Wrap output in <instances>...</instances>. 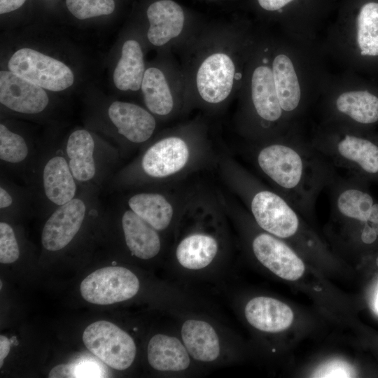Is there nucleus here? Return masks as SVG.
Wrapping results in <instances>:
<instances>
[{
	"instance_id": "nucleus-1",
	"label": "nucleus",
	"mask_w": 378,
	"mask_h": 378,
	"mask_svg": "<svg viewBox=\"0 0 378 378\" xmlns=\"http://www.w3.org/2000/svg\"><path fill=\"white\" fill-rule=\"evenodd\" d=\"M239 31L229 23L192 29L179 44L185 94L216 105L241 87L246 47Z\"/></svg>"
},
{
	"instance_id": "nucleus-2",
	"label": "nucleus",
	"mask_w": 378,
	"mask_h": 378,
	"mask_svg": "<svg viewBox=\"0 0 378 378\" xmlns=\"http://www.w3.org/2000/svg\"><path fill=\"white\" fill-rule=\"evenodd\" d=\"M87 349L111 368L123 370L133 363L136 345L126 332L107 321H97L89 325L83 333Z\"/></svg>"
},
{
	"instance_id": "nucleus-3",
	"label": "nucleus",
	"mask_w": 378,
	"mask_h": 378,
	"mask_svg": "<svg viewBox=\"0 0 378 378\" xmlns=\"http://www.w3.org/2000/svg\"><path fill=\"white\" fill-rule=\"evenodd\" d=\"M10 71L50 91H62L74 80L71 70L62 62L31 48H21L10 57Z\"/></svg>"
},
{
	"instance_id": "nucleus-4",
	"label": "nucleus",
	"mask_w": 378,
	"mask_h": 378,
	"mask_svg": "<svg viewBox=\"0 0 378 378\" xmlns=\"http://www.w3.org/2000/svg\"><path fill=\"white\" fill-rule=\"evenodd\" d=\"M82 297L96 304H111L134 297L139 288L136 276L130 270L117 266L95 270L80 284Z\"/></svg>"
},
{
	"instance_id": "nucleus-5",
	"label": "nucleus",
	"mask_w": 378,
	"mask_h": 378,
	"mask_svg": "<svg viewBox=\"0 0 378 378\" xmlns=\"http://www.w3.org/2000/svg\"><path fill=\"white\" fill-rule=\"evenodd\" d=\"M148 41L156 47L180 44L193 28L188 27L185 11L174 0H158L146 10Z\"/></svg>"
},
{
	"instance_id": "nucleus-6",
	"label": "nucleus",
	"mask_w": 378,
	"mask_h": 378,
	"mask_svg": "<svg viewBox=\"0 0 378 378\" xmlns=\"http://www.w3.org/2000/svg\"><path fill=\"white\" fill-rule=\"evenodd\" d=\"M141 90L147 108L158 115L169 114L174 106L177 90H184L181 65L172 62L168 69L150 66L146 69Z\"/></svg>"
},
{
	"instance_id": "nucleus-7",
	"label": "nucleus",
	"mask_w": 378,
	"mask_h": 378,
	"mask_svg": "<svg viewBox=\"0 0 378 378\" xmlns=\"http://www.w3.org/2000/svg\"><path fill=\"white\" fill-rule=\"evenodd\" d=\"M251 211L260 227L281 238L296 233L299 220L296 213L279 195L267 190L255 195Z\"/></svg>"
},
{
	"instance_id": "nucleus-8",
	"label": "nucleus",
	"mask_w": 378,
	"mask_h": 378,
	"mask_svg": "<svg viewBox=\"0 0 378 378\" xmlns=\"http://www.w3.org/2000/svg\"><path fill=\"white\" fill-rule=\"evenodd\" d=\"M86 214V205L79 198L59 206L46 222L41 234L43 246L57 251L67 246L79 231Z\"/></svg>"
},
{
	"instance_id": "nucleus-9",
	"label": "nucleus",
	"mask_w": 378,
	"mask_h": 378,
	"mask_svg": "<svg viewBox=\"0 0 378 378\" xmlns=\"http://www.w3.org/2000/svg\"><path fill=\"white\" fill-rule=\"evenodd\" d=\"M258 162L261 169L281 187H298L304 174V162L299 153L284 144H272L260 150Z\"/></svg>"
},
{
	"instance_id": "nucleus-10",
	"label": "nucleus",
	"mask_w": 378,
	"mask_h": 378,
	"mask_svg": "<svg viewBox=\"0 0 378 378\" xmlns=\"http://www.w3.org/2000/svg\"><path fill=\"white\" fill-rule=\"evenodd\" d=\"M252 247L259 262L281 279L295 281L303 275L305 267L302 260L279 239L262 233L254 239Z\"/></svg>"
},
{
	"instance_id": "nucleus-11",
	"label": "nucleus",
	"mask_w": 378,
	"mask_h": 378,
	"mask_svg": "<svg viewBox=\"0 0 378 378\" xmlns=\"http://www.w3.org/2000/svg\"><path fill=\"white\" fill-rule=\"evenodd\" d=\"M0 102L14 111L35 114L45 109L49 99L41 87L11 71H1Z\"/></svg>"
},
{
	"instance_id": "nucleus-12",
	"label": "nucleus",
	"mask_w": 378,
	"mask_h": 378,
	"mask_svg": "<svg viewBox=\"0 0 378 378\" xmlns=\"http://www.w3.org/2000/svg\"><path fill=\"white\" fill-rule=\"evenodd\" d=\"M248 72V88L253 108L257 115L267 122L277 121L282 115L271 64L264 57L253 64Z\"/></svg>"
},
{
	"instance_id": "nucleus-13",
	"label": "nucleus",
	"mask_w": 378,
	"mask_h": 378,
	"mask_svg": "<svg viewBox=\"0 0 378 378\" xmlns=\"http://www.w3.org/2000/svg\"><path fill=\"white\" fill-rule=\"evenodd\" d=\"M189 157L188 148L181 138H164L150 146L145 153L141 165L149 176L161 178L181 169Z\"/></svg>"
},
{
	"instance_id": "nucleus-14",
	"label": "nucleus",
	"mask_w": 378,
	"mask_h": 378,
	"mask_svg": "<svg viewBox=\"0 0 378 378\" xmlns=\"http://www.w3.org/2000/svg\"><path fill=\"white\" fill-rule=\"evenodd\" d=\"M108 113L118 133L133 143L148 140L156 126L154 117L148 111L132 103L114 102Z\"/></svg>"
},
{
	"instance_id": "nucleus-15",
	"label": "nucleus",
	"mask_w": 378,
	"mask_h": 378,
	"mask_svg": "<svg viewBox=\"0 0 378 378\" xmlns=\"http://www.w3.org/2000/svg\"><path fill=\"white\" fill-rule=\"evenodd\" d=\"M245 316L248 322L256 329L278 332L290 326L294 314L286 304L269 297H256L245 307Z\"/></svg>"
},
{
	"instance_id": "nucleus-16",
	"label": "nucleus",
	"mask_w": 378,
	"mask_h": 378,
	"mask_svg": "<svg viewBox=\"0 0 378 378\" xmlns=\"http://www.w3.org/2000/svg\"><path fill=\"white\" fill-rule=\"evenodd\" d=\"M68 161L59 155L48 160L43 171L46 196L53 204L61 206L75 197L76 183Z\"/></svg>"
},
{
	"instance_id": "nucleus-17",
	"label": "nucleus",
	"mask_w": 378,
	"mask_h": 378,
	"mask_svg": "<svg viewBox=\"0 0 378 378\" xmlns=\"http://www.w3.org/2000/svg\"><path fill=\"white\" fill-rule=\"evenodd\" d=\"M122 227L126 244L136 257L148 260L159 253L160 240L155 229L133 211L124 213Z\"/></svg>"
},
{
	"instance_id": "nucleus-18",
	"label": "nucleus",
	"mask_w": 378,
	"mask_h": 378,
	"mask_svg": "<svg viewBox=\"0 0 378 378\" xmlns=\"http://www.w3.org/2000/svg\"><path fill=\"white\" fill-rule=\"evenodd\" d=\"M187 349L174 337L162 334L154 335L148 344V360L160 371H181L190 364Z\"/></svg>"
},
{
	"instance_id": "nucleus-19",
	"label": "nucleus",
	"mask_w": 378,
	"mask_h": 378,
	"mask_svg": "<svg viewBox=\"0 0 378 378\" xmlns=\"http://www.w3.org/2000/svg\"><path fill=\"white\" fill-rule=\"evenodd\" d=\"M181 335L186 348L195 359L211 362L218 357V337L209 323L195 319L188 320L182 326Z\"/></svg>"
},
{
	"instance_id": "nucleus-20",
	"label": "nucleus",
	"mask_w": 378,
	"mask_h": 378,
	"mask_svg": "<svg viewBox=\"0 0 378 378\" xmlns=\"http://www.w3.org/2000/svg\"><path fill=\"white\" fill-rule=\"evenodd\" d=\"M146 71L144 52L140 43L134 39L124 42L121 56L113 72L115 87L122 91L141 89Z\"/></svg>"
},
{
	"instance_id": "nucleus-21",
	"label": "nucleus",
	"mask_w": 378,
	"mask_h": 378,
	"mask_svg": "<svg viewBox=\"0 0 378 378\" xmlns=\"http://www.w3.org/2000/svg\"><path fill=\"white\" fill-rule=\"evenodd\" d=\"M94 150V139L89 132L78 130L70 134L66 152L71 172L76 181L86 182L94 178L96 173Z\"/></svg>"
},
{
	"instance_id": "nucleus-22",
	"label": "nucleus",
	"mask_w": 378,
	"mask_h": 378,
	"mask_svg": "<svg viewBox=\"0 0 378 378\" xmlns=\"http://www.w3.org/2000/svg\"><path fill=\"white\" fill-rule=\"evenodd\" d=\"M271 66L275 89L283 111H294L301 100V89L292 60L286 54L277 53L272 59Z\"/></svg>"
},
{
	"instance_id": "nucleus-23",
	"label": "nucleus",
	"mask_w": 378,
	"mask_h": 378,
	"mask_svg": "<svg viewBox=\"0 0 378 378\" xmlns=\"http://www.w3.org/2000/svg\"><path fill=\"white\" fill-rule=\"evenodd\" d=\"M217 251V242L212 237L196 234L181 241L176 248V258L183 267L199 270L211 263Z\"/></svg>"
},
{
	"instance_id": "nucleus-24",
	"label": "nucleus",
	"mask_w": 378,
	"mask_h": 378,
	"mask_svg": "<svg viewBox=\"0 0 378 378\" xmlns=\"http://www.w3.org/2000/svg\"><path fill=\"white\" fill-rule=\"evenodd\" d=\"M339 112L360 124L378 121V97L366 90H351L340 94L335 102Z\"/></svg>"
},
{
	"instance_id": "nucleus-25",
	"label": "nucleus",
	"mask_w": 378,
	"mask_h": 378,
	"mask_svg": "<svg viewBox=\"0 0 378 378\" xmlns=\"http://www.w3.org/2000/svg\"><path fill=\"white\" fill-rule=\"evenodd\" d=\"M128 204L131 210L157 230H162L169 225L173 209L161 195L140 193L130 197Z\"/></svg>"
},
{
	"instance_id": "nucleus-26",
	"label": "nucleus",
	"mask_w": 378,
	"mask_h": 378,
	"mask_svg": "<svg viewBox=\"0 0 378 378\" xmlns=\"http://www.w3.org/2000/svg\"><path fill=\"white\" fill-rule=\"evenodd\" d=\"M338 154L344 160L358 165L372 174L378 173V146L372 141L346 134L337 145Z\"/></svg>"
},
{
	"instance_id": "nucleus-27",
	"label": "nucleus",
	"mask_w": 378,
	"mask_h": 378,
	"mask_svg": "<svg viewBox=\"0 0 378 378\" xmlns=\"http://www.w3.org/2000/svg\"><path fill=\"white\" fill-rule=\"evenodd\" d=\"M357 43L363 56H378V3L363 5L357 18Z\"/></svg>"
},
{
	"instance_id": "nucleus-28",
	"label": "nucleus",
	"mask_w": 378,
	"mask_h": 378,
	"mask_svg": "<svg viewBox=\"0 0 378 378\" xmlns=\"http://www.w3.org/2000/svg\"><path fill=\"white\" fill-rule=\"evenodd\" d=\"M374 200L371 195L355 188L342 192L337 200L339 211L344 216L362 222H369Z\"/></svg>"
},
{
	"instance_id": "nucleus-29",
	"label": "nucleus",
	"mask_w": 378,
	"mask_h": 378,
	"mask_svg": "<svg viewBox=\"0 0 378 378\" xmlns=\"http://www.w3.org/2000/svg\"><path fill=\"white\" fill-rule=\"evenodd\" d=\"M29 149L24 138L0 125V158L8 163H19L27 157Z\"/></svg>"
},
{
	"instance_id": "nucleus-30",
	"label": "nucleus",
	"mask_w": 378,
	"mask_h": 378,
	"mask_svg": "<svg viewBox=\"0 0 378 378\" xmlns=\"http://www.w3.org/2000/svg\"><path fill=\"white\" fill-rule=\"evenodd\" d=\"M66 5L80 20L109 15L115 9L114 0H66Z\"/></svg>"
},
{
	"instance_id": "nucleus-31",
	"label": "nucleus",
	"mask_w": 378,
	"mask_h": 378,
	"mask_svg": "<svg viewBox=\"0 0 378 378\" xmlns=\"http://www.w3.org/2000/svg\"><path fill=\"white\" fill-rule=\"evenodd\" d=\"M20 256V250L12 227L0 223V262L9 264L15 262Z\"/></svg>"
},
{
	"instance_id": "nucleus-32",
	"label": "nucleus",
	"mask_w": 378,
	"mask_h": 378,
	"mask_svg": "<svg viewBox=\"0 0 378 378\" xmlns=\"http://www.w3.org/2000/svg\"><path fill=\"white\" fill-rule=\"evenodd\" d=\"M356 372L349 363L339 359L329 360L318 368L313 373V377H354Z\"/></svg>"
},
{
	"instance_id": "nucleus-33",
	"label": "nucleus",
	"mask_w": 378,
	"mask_h": 378,
	"mask_svg": "<svg viewBox=\"0 0 378 378\" xmlns=\"http://www.w3.org/2000/svg\"><path fill=\"white\" fill-rule=\"evenodd\" d=\"M73 377H106L99 363L92 360H83L72 363Z\"/></svg>"
},
{
	"instance_id": "nucleus-34",
	"label": "nucleus",
	"mask_w": 378,
	"mask_h": 378,
	"mask_svg": "<svg viewBox=\"0 0 378 378\" xmlns=\"http://www.w3.org/2000/svg\"><path fill=\"white\" fill-rule=\"evenodd\" d=\"M49 378H67L73 377L72 363L60 364L54 367L48 374Z\"/></svg>"
},
{
	"instance_id": "nucleus-35",
	"label": "nucleus",
	"mask_w": 378,
	"mask_h": 378,
	"mask_svg": "<svg viewBox=\"0 0 378 378\" xmlns=\"http://www.w3.org/2000/svg\"><path fill=\"white\" fill-rule=\"evenodd\" d=\"M260 6L267 11L279 10L293 0H257Z\"/></svg>"
},
{
	"instance_id": "nucleus-36",
	"label": "nucleus",
	"mask_w": 378,
	"mask_h": 378,
	"mask_svg": "<svg viewBox=\"0 0 378 378\" xmlns=\"http://www.w3.org/2000/svg\"><path fill=\"white\" fill-rule=\"evenodd\" d=\"M27 0H0V13L4 14L20 8Z\"/></svg>"
},
{
	"instance_id": "nucleus-37",
	"label": "nucleus",
	"mask_w": 378,
	"mask_h": 378,
	"mask_svg": "<svg viewBox=\"0 0 378 378\" xmlns=\"http://www.w3.org/2000/svg\"><path fill=\"white\" fill-rule=\"evenodd\" d=\"M377 236V234L374 228L366 223L361 235L363 241L365 244H372L375 241Z\"/></svg>"
},
{
	"instance_id": "nucleus-38",
	"label": "nucleus",
	"mask_w": 378,
	"mask_h": 378,
	"mask_svg": "<svg viewBox=\"0 0 378 378\" xmlns=\"http://www.w3.org/2000/svg\"><path fill=\"white\" fill-rule=\"evenodd\" d=\"M10 351V341L4 335L0 336V367H2L4 360L8 356Z\"/></svg>"
},
{
	"instance_id": "nucleus-39",
	"label": "nucleus",
	"mask_w": 378,
	"mask_h": 378,
	"mask_svg": "<svg viewBox=\"0 0 378 378\" xmlns=\"http://www.w3.org/2000/svg\"><path fill=\"white\" fill-rule=\"evenodd\" d=\"M13 203V197L4 188H0V208L5 209L10 206Z\"/></svg>"
},
{
	"instance_id": "nucleus-40",
	"label": "nucleus",
	"mask_w": 378,
	"mask_h": 378,
	"mask_svg": "<svg viewBox=\"0 0 378 378\" xmlns=\"http://www.w3.org/2000/svg\"><path fill=\"white\" fill-rule=\"evenodd\" d=\"M369 222L371 223H378V203L374 204L372 206L369 216Z\"/></svg>"
},
{
	"instance_id": "nucleus-41",
	"label": "nucleus",
	"mask_w": 378,
	"mask_h": 378,
	"mask_svg": "<svg viewBox=\"0 0 378 378\" xmlns=\"http://www.w3.org/2000/svg\"><path fill=\"white\" fill-rule=\"evenodd\" d=\"M374 307L376 311L378 312V291L376 295L375 300H374Z\"/></svg>"
},
{
	"instance_id": "nucleus-42",
	"label": "nucleus",
	"mask_w": 378,
	"mask_h": 378,
	"mask_svg": "<svg viewBox=\"0 0 378 378\" xmlns=\"http://www.w3.org/2000/svg\"><path fill=\"white\" fill-rule=\"evenodd\" d=\"M377 265H378V258H377Z\"/></svg>"
}]
</instances>
